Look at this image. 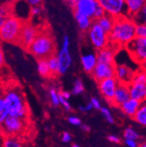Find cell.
<instances>
[{"label":"cell","mask_w":146,"mask_h":147,"mask_svg":"<svg viewBox=\"0 0 146 147\" xmlns=\"http://www.w3.org/2000/svg\"><path fill=\"white\" fill-rule=\"evenodd\" d=\"M38 71L40 75L45 78H49L52 77V74L49 69V66L47 63V59H40L38 60V64H37Z\"/></svg>","instance_id":"obj_24"},{"label":"cell","mask_w":146,"mask_h":147,"mask_svg":"<svg viewBox=\"0 0 146 147\" xmlns=\"http://www.w3.org/2000/svg\"><path fill=\"white\" fill-rule=\"evenodd\" d=\"M118 84L119 82L116 77L105 79L98 82V88L101 91V94L103 96V97L109 104H111L113 102Z\"/></svg>","instance_id":"obj_12"},{"label":"cell","mask_w":146,"mask_h":147,"mask_svg":"<svg viewBox=\"0 0 146 147\" xmlns=\"http://www.w3.org/2000/svg\"><path fill=\"white\" fill-rule=\"evenodd\" d=\"M87 35L89 42L96 51L102 50L110 44L108 33H107L96 20H94L92 26L87 32Z\"/></svg>","instance_id":"obj_5"},{"label":"cell","mask_w":146,"mask_h":147,"mask_svg":"<svg viewBox=\"0 0 146 147\" xmlns=\"http://www.w3.org/2000/svg\"><path fill=\"white\" fill-rule=\"evenodd\" d=\"M125 144L129 147H137V143L134 139H126Z\"/></svg>","instance_id":"obj_41"},{"label":"cell","mask_w":146,"mask_h":147,"mask_svg":"<svg viewBox=\"0 0 146 147\" xmlns=\"http://www.w3.org/2000/svg\"><path fill=\"white\" fill-rule=\"evenodd\" d=\"M128 16L135 18L143 8L146 4V0H125Z\"/></svg>","instance_id":"obj_19"},{"label":"cell","mask_w":146,"mask_h":147,"mask_svg":"<svg viewBox=\"0 0 146 147\" xmlns=\"http://www.w3.org/2000/svg\"><path fill=\"white\" fill-rule=\"evenodd\" d=\"M136 33L137 37L146 39V24H141V23L137 24Z\"/></svg>","instance_id":"obj_32"},{"label":"cell","mask_w":146,"mask_h":147,"mask_svg":"<svg viewBox=\"0 0 146 147\" xmlns=\"http://www.w3.org/2000/svg\"><path fill=\"white\" fill-rule=\"evenodd\" d=\"M1 125L3 135H5V137H16L26 131V120L9 116Z\"/></svg>","instance_id":"obj_7"},{"label":"cell","mask_w":146,"mask_h":147,"mask_svg":"<svg viewBox=\"0 0 146 147\" xmlns=\"http://www.w3.org/2000/svg\"><path fill=\"white\" fill-rule=\"evenodd\" d=\"M81 61L84 71L87 74H92L93 70L98 63L97 55L92 52L83 53L81 54Z\"/></svg>","instance_id":"obj_18"},{"label":"cell","mask_w":146,"mask_h":147,"mask_svg":"<svg viewBox=\"0 0 146 147\" xmlns=\"http://www.w3.org/2000/svg\"><path fill=\"white\" fill-rule=\"evenodd\" d=\"M96 22L99 24V26L107 32L109 34L114 27L115 22H116V18L109 16L108 14H105L102 18H101L100 20H96Z\"/></svg>","instance_id":"obj_22"},{"label":"cell","mask_w":146,"mask_h":147,"mask_svg":"<svg viewBox=\"0 0 146 147\" xmlns=\"http://www.w3.org/2000/svg\"><path fill=\"white\" fill-rule=\"evenodd\" d=\"M108 140L110 141L111 143H115V144L120 143V138L118 137H116V136H114V135L108 136Z\"/></svg>","instance_id":"obj_42"},{"label":"cell","mask_w":146,"mask_h":147,"mask_svg":"<svg viewBox=\"0 0 146 147\" xmlns=\"http://www.w3.org/2000/svg\"><path fill=\"white\" fill-rule=\"evenodd\" d=\"M101 112H102V114L104 116V117L106 118V120L108 122V123H114V118H113V117H112V115H111V113H110V111L107 109V108H102L101 109Z\"/></svg>","instance_id":"obj_33"},{"label":"cell","mask_w":146,"mask_h":147,"mask_svg":"<svg viewBox=\"0 0 146 147\" xmlns=\"http://www.w3.org/2000/svg\"><path fill=\"white\" fill-rule=\"evenodd\" d=\"M71 138H72V137H71V135H70L68 132H63L62 138H61L62 142H64V143H68V142L71 141Z\"/></svg>","instance_id":"obj_40"},{"label":"cell","mask_w":146,"mask_h":147,"mask_svg":"<svg viewBox=\"0 0 146 147\" xmlns=\"http://www.w3.org/2000/svg\"><path fill=\"white\" fill-rule=\"evenodd\" d=\"M40 32V30L38 27H36L32 23H31L30 21H25L17 43L24 49L27 50L32 43L35 40V39L38 37Z\"/></svg>","instance_id":"obj_9"},{"label":"cell","mask_w":146,"mask_h":147,"mask_svg":"<svg viewBox=\"0 0 146 147\" xmlns=\"http://www.w3.org/2000/svg\"><path fill=\"white\" fill-rule=\"evenodd\" d=\"M131 97L140 102L146 101V82H131Z\"/></svg>","instance_id":"obj_17"},{"label":"cell","mask_w":146,"mask_h":147,"mask_svg":"<svg viewBox=\"0 0 146 147\" xmlns=\"http://www.w3.org/2000/svg\"><path fill=\"white\" fill-rule=\"evenodd\" d=\"M139 67H140V69H142L143 71H144L146 73V60L139 65Z\"/></svg>","instance_id":"obj_47"},{"label":"cell","mask_w":146,"mask_h":147,"mask_svg":"<svg viewBox=\"0 0 146 147\" xmlns=\"http://www.w3.org/2000/svg\"><path fill=\"white\" fill-rule=\"evenodd\" d=\"M99 5L98 0H78L73 10L74 13H80L93 18Z\"/></svg>","instance_id":"obj_13"},{"label":"cell","mask_w":146,"mask_h":147,"mask_svg":"<svg viewBox=\"0 0 146 147\" xmlns=\"http://www.w3.org/2000/svg\"><path fill=\"white\" fill-rule=\"evenodd\" d=\"M57 56L60 64L59 75H64L72 64V56L70 53V39L67 35H65L63 37L62 47Z\"/></svg>","instance_id":"obj_10"},{"label":"cell","mask_w":146,"mask_h":147,"mask_svg":"<svg viewBox=\"0 0 146 147\" xmlns=\"http://www.w3.org/2000/svg\"><path fill=\"white\" fill-rule=\"evenodd\" d=\"M81 129L84 131H86V132H88V131H90V127L88 126V125H86V124H82L81 125Z\"/></svg>","instance_id":"obj_48"},{"label":"cell","mask_w":146,"mask_h":147,"mask_svg":"<svg viewBox=\"0 0 146 147\" xmlns=\"http://www.w3.org/2000/svg\"><path fill=\"white\" fill-rule=\"evenodd\" d=\"M106 14L115 18L128 16L125 0H98ZM129 17V16H128Z\"/></svg>","instance_id":"obj_8"},{"label":"cell","mask_w":146,"mask_h":147,"mask_svg":"<svg viewBox=\"0 0 146 147\" xmlns=\"http://www.w3.org/2000/svg\"><path fill=\"white\" fill-rule=\"evenodd\" d=\"M132 118L139 124L146 126V101L142 102L140 108Z\"/></svg>","instance_id":"obj_23"},{"label":"cell","mask_w":146,"mask_h":147,"mask_svg":"<svg viewBox=\"0 0 146 147\" xmlns=\"http://www.w3.org/2000/svg\"><path fill=\"white\" fill-rule=\"evenodd\" d=\"M118 48L117 47L109 44L107 47L97 51V60L98 62L107 63V64H116V56L117 54Z\"/></svg>","instance_id":"obj_14"},{"label":"cell","mask_w":146,"mask_h":147,"mask_svg":"<svg viewBox=\"0 0 146 147\" xmlns=\"http://www.w3.org/2000/svg\"><path fill=\"white\" fill-rule=\"evenodd\" d=\"M47 63L49 66V69L52 74V77L56 76L59 75V68H60V64H59V59L57 55H52V56L49 57L47 59Z\"/></svg>","instance_id":"obj_25"},{"label":"cell","mask_w":146,"mask_h":147,"mask_svg":"<svg viewBox=\"0 0 146 147\" xmlns=\"http://www.w3.org/2000/svg\"><path fill=\"white\" fill-rule=\"evenodd\" d=\"M116 64H107L98 62L91 75L97 82V83L105 79L116 77Z\"/></svg>","instance_id":"obj_11"},{"label":"cell","mask_w":146,"mask_h":147,"mask_svg":"<svg viewBox=\"0 0 146 147\" xmlns=\"http://www.w3.org/2000/svg\"><path fill=\"white\" fill-rule=\"evenodd\" d=\"M4 147H22L21 143L15 137H5L3 140Z\"/></svg>","instance_id":"obj_26"},{"label":"cell","mask_w":146,"mask_h":147,"mask_svg":"<svg viewBox=\"0 0 146 147\" xmlns=\"http://www.w3.org/2000/svg\"><path fill=\"white\" fill-rule=\"evenodd\" d=\"M59 97H60V102H61V104L67 109V110H71V106H70V104H69V102H67V100H66L61 95V93H59Z\"/></svg>","instance_id":"obj_36"},{"label":"cell","mask_w":146,"mask_h":147,"mask_svg":"<svg viewBox=\"0 0 146 147\" xmlns=\"http://www.w3.org/2000/svg\"><path fill=\"white\" fill-rule=\"evenodd\" d=\"M141 103L142 102L131 98L121 106V109L125 115L129 116L131 117H133L136 115L138 109L140 108Z\"/></svg>","instance_id":"obj_20"},{"label":"cell","mask_w":146,"mask_h":147,"mask_svg":"<svg viewBox=\"0 0 146 147\" xmlns=\"http://www.w3.org/2000/svg\"><path fill=\"white\" fill-rule=\"evenodd\" d=\"M131 92H130V86L129 84L126 83H122V82H119L117 88L116 90V94L113 99V102L111 103V105L115 106V107H119L121 108V106L126 102L129 99H131Z\"/></svg>","instance_id":"obj_15"},{"label":"cell","mask_w":146,"mask_h":147,"mask_svg":"<svg viewBox=\"0 0 146 147\" xmlns=\"http://www.w3.org/2000/svg\"><path fill=\"white\" fill-rule=\"evenodd\" d=\"M2 97L5 100V109L9 116L26 120L29 115V109L20 88L15 86L6 88Z\"/></svg>","instance_id":"obj_2"},{"label":"cell","mask_w":146,"mask_h":147,"mask_svg":"<svg viewBox=\"0 0 146 147\" xmlns=\"http://www.w3.org/2000/svg\"><path fill=\"white\" fill-rule=\"evenodd\" d=\"M105 14H106V12H105V11L103 10V8L101 7V6L99 5V7L97 8V10H96V12H95V15H94V17H93V20L96 21V20H100L101 18H102Z\"/></svg>","instance_id":"obj_34"},{"label":"cell","mask_w":146,"mask_h":147,"mask_svg":"<svg viewBox=\"0 0 146 147\" xmlns=\"http://www.w3.org/2000/svg\"><path fill=\"white\" fill-rule=\"evenodd\" d=\"M137 23L131 17H120L116 18L112 31L109 32V41L118 48H124L136 37Z\"/></svg>","instance_id":"obj_1"},{"label":"cell","mask_w":146,"mask_h":147,"mask_svg":"<svg viewBox=\"0 0 146 147\" xmlns=\"http://www.w3.org/2000/svg\"><path fill=\"white\" fill-rule=\"evenodd\" d=\"M68 122H69L71 124L75 125V126L81 125V119L78 118V117H68Z\"/></svg>","instance_id":"obj_38"},{"label":"cell","mask_w":146,"mask_h":147,"mask_svg":"<svg viewBox=\"0 0 146 147\" xmlns=\"http://www.w3.org/2000/svg\"><path fill=\"white\" fill-rule=\"evenodd\" d=\"M133 20L137 24H146V4L142 9V11L135 18H133Z\"/></svg>","instance_id":"obj_28"},{"label":"cell","mask_w":146,"mask_h":147,"mask_svg":"<svg viewBox=\"0 0 146 147\" xmlns=\"http://www.w3.org/2000/svg\"><path fill=\"white\" fill-rule=\"evenodd\" d=\"M124 138L125 139H134L137 140L139 138V135L138 133L134 131L132 128H127L124 131Z\"/></svg>","instance_id":"obj_30"},{"label":"cell","mask_w":146,"mask_h":147,"mask_svg":"<svg viewBox=\"0 0 146 147\" xmlns=\"http://www.w3.org/2000/svg\"><path fill=\"white\" fill-rule=\"evenodd\" d=\"M75 18L77 22V25L79 26V29L83 32H87L90 27L92 26L94 20L87 16L80 14V13H74Z\"/></svg>","instance_id":"obj_21"},{"label":"cell","mask_w":146,"mask_h":147,"mask_svg":"<svg viewBox=\"0 0 146 147\" xmlns=\"http://www.w3.org/2000/svg\"><path fill=\"white\" fill-rule=\"evenodd\" d=\"M90 103L93 105V108L94 109H102L101 103H100V102L96 98H92V99H91Z\"/></svg>","instance_id":"obj_39"},{"label":"cell","mask_w":146,"mask_h":147,"mask_svg":"<svg viewBox=\"0 0 146 147\" xmlns=\"http://www.w3.org/2000/svg\"><path fill=\"white\" fill-rule=\"evenodd\" d=\"M61 95L66 100H68V99L70 98V96H71V94L69 93V92H67V91H62V92H61Z\"/></svg>","instance_id":"obj_45"},{"label":"cell","mask_w":146,"mask_h":147,"mask_svg":"<svg viewBox=\"0 0 146 147\" xmlns=\"http://www.w3.org/2000/svg\"><path fill=\"white\" fill-rule=\"evenodd\" d=\"M31 7L33 6H40L42 5V0H24Z\"/></svg>","instance_id":"obj_37"},{"label":"cell","mask_w":146,"mask_h":147,"mask_svg":"<svg viewBox=\"0 0 146 147\" xmlns=\"http://www.w3.org/2000/svg\"><path fill=\"white\" fill-rule=\"evenodd\" d=\"M64 1H65V3H66L67 5H68L70 7L74 8L75 5H76V3L78 2V0H64Z\"/></svg>","instance_id":"obj_44"},{"label":"cell","mask_w":146,"mask_h":147,"mask_svg":"<svg viewBox=\"0 0 146 147\" xmlns=\"http://www.w3.org/2000/svg\"><path fill=\"white\" fill-rule=\"evenodd\" d=\"M131 60L138 66L146 60V39L136 37L125 47Z\"/></svg>","instance_id":"obj_6"},{"label":"cell","mask_w":146,"mask_h":147,"mask_svg":"<svg viewBox=\"0 0 146 147\" xmlns=\"http://www.w3.org/2000/svg\"><path fill=\"white\" fill-rule=\"evenodd\" d=\"M49 93H50V97H51V102L52 104L54 107H57L61 104L60 102V97H59V93H57V90L55 88H51L49 89Z\"/></svg>","instance_id":"obj_27"},{"label":"cell","mask_w":146,"mask_h":147,"mask_svg":"<svg viewBox=\"0 0 146 147\" xmlns=\"http://www.w3.org/2000/svg\"><path fill=\"white\" fill-rule=\"evenodd\" d=\"M137 70H133L131 67L126 64L116 65V78L119 82L130 84L132 81L134 74Z\"/></svg>","instance_id":"obj_16"},{"label":"cell","mask_w":146,"mask_h":147,"mask_svg":"<svg viewBox=\"0 0 146 147\" xmlns=\"http://www.w3.org/2000/svg\"><path fill=\"white\" fill-rule=\"evenodd\" d=\"M84 91V85L82 83V82L81 80H76L75 82L74 87H73V90H72V93L74 95H80L81 94L82 92Z\"/></svg>","instance_id":"obj_29"},{"label":"cell","mask_w":146,"mask_h":147,"mask_svg":"<svg viewBox=\"0 0 146 147\" xmlns=\"http://www.w3.org/2000/svg\"><path fill=\"white\" fill-rule=\"evenodd\" d=\"M42 12V7L40 6H33L31 7V17H37L40 16Z\"/></svg>","instance_id":"obj_35"},{"label":"cell","mask_w":146,"mask_h":147,"mask_svg":"<svg viewBox=\"0 0 146 147\" xmlns=\"http://www.w3.org/2000/svg\"><path fill=\"white\" fill-rule=\"evenodd\" d=\"M27 51L38 60L48 59L55 54V42L52 35L45 28L40 30L35 40L29 47Z\"/></svg>","instance_id":"obj_3"},{"label":"cell","mask_w":146,"mask_h":147,"mask_svg":"<svg viewBox=\"0 0 146 147\" xmlns=\"http://www.w3.org/2000/svg\"><path fill=\"white\" fill-rule=\"evenodd\" d=\"M79 109H80V110H81V111L87 112V111H89L90 109H93V105L91 104V103H88V104H87V106H85V107L80 106Z\"/></svg>","instance_id":"obj_43"},{"label":"cell","mask_w":146,"mask_h":147,"mask_svg":"<svg viewBox=\"0 0 146 147\" xmlns=\"http://www.w3.org/2000/svg\"><path fill=\"white\" fill-rule=\"evenodd\" d=\"M11 15H13L12 10H11V7L7 5H2L1 10H0V18H1V20H5V18H7Z\"/></svg>","instance_id":"obj_31"},{"label":"cell","mask_w":146,"mask_h":147,"mask_svg":"<svg viewBox=\"0 0 146 147\" xmlns=\"http://www.w3.org/2000/svg\"><path fill=\"white\" fill-rule=\"evenodd\" d=\"M72 147H80V146H79L78 144H73V145H72Z\"/></svg>","instance_id":"obj_50"},{"label":"cell","mask_w":146,"mask_h":147,"mask_svg":"<svg viewBox=\"0 0 146 147\" xmlns=\"http://www.w3.org/2000/svg\"><path fill=\"white\" fill-rule=\"evenodd\" d=\"M24 25V21L14 15H11L5 20L4 24L0 26L1 40L7 43L19 42L20 32Z\"/></svg>","instance_id":"obj_4"},{"label":"cell","mask_w":146,"mask_h":147,"mask_svg":"<svg viewBox=\"0 0 146 147\" xmlns=\"http://www.w3.org/2000/svg\"><path fill=\"white\" fill-rule=\"evenodd\" d=\"M4 59H5V55H4V53H3V50L1 49L0 51V63H1V66L4 65Z\"/></svg>","instance_id":"obj_46"},{"label":"cell","mask_w":146,"mask_h":147,"mask_svg":"<svg viewBox=\"0 0 146 147\" xmlns=\"http://www.w3.org/2000/svg\"><path fill=\"white\" fill-rule=\"evenodd\" d=\"M139 147H146V143H143V144H140V145H139Z\"/></svg>","instance_id":"obj_49"}]
</instances>
